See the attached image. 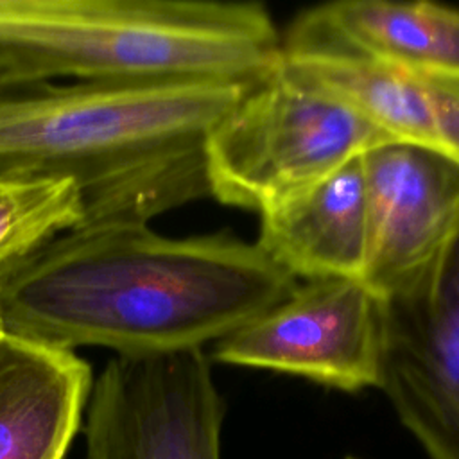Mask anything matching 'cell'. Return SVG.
Listing matches in <instances>:
<instances>
[{
	"label": "cell",
	"mask_w": 459,
	"mask_h": 459,
	"mask_svg": "<svg viewBox=\"0 0 459 459\" xmlns=\"http://www.w3.org/2000/svg\"><path fill=\"white\" fill-rule=\"evenodd\" d=\"M72 179L0 181V283L52 238L82 224Z\"/></svg>",
	"instance_id": "4fadbf2b"
},
{
	"label": "cell",
	"mask_w": 459,
	"mask_h": 459,
	"mask_svg": "<svg viewBox=\"0 0 459 459\" xmlns=\"http://www.w3.org/2000/svg\"><path fill=\"white\" fill-rule=\"evenodd\" d=\"M391 140L339 100L274 72L206 133L208 190L260 213Z\"/></svg>",
	"instance_id": "277c9868"
},
{
	"label": "cell",
	"mask_w": 459,
	"mask_h": 459,
	"mask_svg": "<svg viewBox=\"0 0 459 459\" xmlns=\"http://www.w3.org/2000/svg\"><path fill=\"white\" fill-rule=\"evenodd\" d=\"M298 280L228 231L165 237L149 224L66 231L0 283V332L117 355L203 348L289 296Z\"/></svg>",
	"instance_id": "6da1fadb"
},
{
	"label": "cell",
	"mask_w": 459,
	"mask_h": 459,
	"mask_svg": "<svg viewBox=\"0 0 459 459\" xmlns=\"http://www.w3.org/2000/svg\"><path fill=\"white\" fill-rule=\"evenodd\" d=\"M91 384L75 351L0 332V459H63Z\"/></svg>",
	"instance_id": "30bf717a"
},
{
	"label": "cell",
	"mask_w": 459,
	"mask_h": 459,
	"mask_svg": "<svg viewBox=\"0 0 459 459\" xmlns=\"http://www.w3.org/2000/svg\"><path fill=\"white\" fill-rule=\"evenodd\" d=\"M421 75L432 100L437 149L459 161V75Z\"/></svg>",
	"instance_id": "5bb4252c"
},
{
	"label": "cell",
	"mask_w": 459,
	"mask_h": 459,
	"mask_svg": "<svg viewBox=\"0 0 459 459\" xmlns=\"http://www.w3.org/2000/svg\"><path fill=\"white\" fill-rule=\"evenodd\" d=\"M274 72L339 100L393 140L439 151L432 100L421 74L357 59L285 52Z\"/></svg>",
	"instance_id": "7c38bea8"
},
{
	"label": "cell",
	"mask_w": 459,
	"mask_h": 459,
	"mask_svg": "<svg viewBox=\"0 0 459 459\" xmlns=\"http://www.w3.org/2000/svg\"><path fill=\"white\" fill-rule=\"evenodd\" d=\"M224 400L203 348L115 355L86 403V459H221Z\"/></svg>",
	"instance_id": "5b68a950"
},
{
	"label": "cell",
	"mask_w": 459,
	"mask_h": 459,
	"mask_svg": "<svg viewBox=\"0 0 459 459\" xmlns=\"http://www.w3.org/2000/svg\"><path fill=\"white\" fill-rule=\"evenodd\" d=\"M368 246L360 281L380 299L407 289L459 233V161L391 140L360 156Z\"/></svg>",
	"instance_id": "ba28073f"
},
{
	"label": "cell",
	"mask_w": 459,
	"mask_h": 459,
	"mask_svg": "<svg viewBox=\"0 0 459 459\" xmlns=\"http://www.w3.org/2000/svg\"><path fill=\"white\" fill-rule=\"evenodd\" d=\"M281 52L459 75V11L425 0H335L299 14Z\"/></svg>",
	"instance_id": "9c48e42d"
},
{
	"label": "cell",
	"mask_w": 459,
	"mask_h": 459,
	"mask_svg": "<svg viewBox=\"0 0 459 459\" xmlns=\"http://www.w3.org/2000/svg\"><path fill=\"white\" fill-rule=\"evenodd\" d=\"M256 246L296 280H360L368 246L360 158L260 212Z\"/></svg>",
	"instance_id": "8fae6325"
},
{
	"label": "cell",
	"mask_w": 459,
	"mask_h": 459,
	"mask_svg": "<svg viewBox=\"0 0 459 459\" xmlns=\"http://www.w3.org/2000/svg\"><path fill=\"white\" fill-rule=\"evenodd\" d=\"M212 359L301 377L344 393L378 389L382 301L360 280L298 283L281 301L217 341Z\"/></svg>",
	"instance_id": "8992f818"
},
{
	"label": "cell",
	"mask_w": 459,
	"mask_h": 459,
	"mask_svg": "<svg viewBox=\"0 0 459 459\" xmlns=\"http://www.w3.org/2000/svg\"><path fill=\"white\" fill-rule=\"evenodd\" d=\"M382 317L378 389L429 459H459V233Z\"/></svg>",
	"instance_id": "52a82bcc"
},
{
	"label": "cell",
	"mask_w": 459,
	"mask_h": 459,
	"mask_svg": "<svg viewBox=\"0 0 459 459\" xmlns=\"http://www.w3.org/2000/svg\"><path fill=\"white\" fill-rule=\"evenodd\" d=\"M344 459H359V457H353V455H348V457H344Z\"/></svg>",
	"instance_id": "9a60e30c"
},
{
	"label": "cell",
	"mask_w": 459,
	"mask_h": 459,
	"mask_svg": "<svg viewBox=\"0 0 459 459\" xmlns=\"http://www.w3.org/2000/svg\"><path fill=\"white\" fill-rule=\"evenodd\" d=\"M249 88L0 72V181L72 179L79 228L149 224L210 195L204 136Z\"/></svg>",
	"instance_id": "7a4b0ae2"
},
{
	"label": "cell",
	"mask_w": 459,
	"mask_h": 459,
	"mask_svg": "<svg viewBox=\"0 0 459 459\" xmlns=\"http://www.w3.org/2000/svg\"><path fill=\"white\" fill-rule=\"evenodd\" d=\"M281 36L262 4L0 0V72L95 82H224L274 74Z\"/></svg>",
	"instance_id": "3957f363"
}]
</instances>
